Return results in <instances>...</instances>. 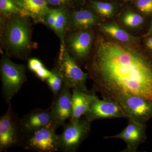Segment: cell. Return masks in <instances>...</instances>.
<instances>
[{"label": "cell", "mask_w": 152, "mask_h": 152, "mask_svg": "<svg viewBox=\"0 0 152 152\" xmlns=\"http://www.w3.org/2000/svg\"><path fill=\"white\" fill-rule=\"evenodd\" d=\"M93 91L115 101L127 95L152 103V60L134 49L113 41H99L87 66Z\"/></svg>", "instance_id": "obj_1"}, {"label": "cell", "mask_w": 152, "mask_h": 152, "mask_svg": "<svg viewBox=\"0 0 152 152\" xmlns=\"http://www.w3.org/2000/svg\"><path fill=\"white\" fill-rule=\"evenodd\" d=\"M0 71L2 95L8 104L26 81V69L23 65L15 64L4 57L1 60Z\"/></svg>", "instance_id": "obj_2"}, {"label": "cell", "mask_w": 152, "mask_h": 152, "mask_svg": "<svg viewBox=\"0 0 152 152\" xmlns=\"http://www.w3.org/2000/svg\"><path fill=\"white\" fill-rule=\"evenodd\" d=\"M62 78L64 84L71 89L77 88L85 92H90L86 86L88 74L80 68L65 48L61 45V50L56 66Z\"/></svg>", "instance_id": "obj_3"}, {"label": "cell", "mask_w": 152, "mask_h": 152, "mask_svg": "<svg viewBox=\"0 0 152 152\" xmlns=\"http://www.w3.org/2000/svg\"><path fill=\"white\" fill-rule=\"evenodd\" d=\"M91 122L85 118L72 122L63 126V131L58 135V151L75 152L89 135Z\"/></svg>", "instance_id": "obj_4"}, {"label": "cell", "mask_w": 152, "mask_h": 152, "mask_svg": "<svg viewBox=\"0 0 152 152\" xmlns=\"http://www.w3.org/2000/svg\"><path fill=\"white\" fill-rule=\"evenodd\" d=\"M8 105L6 113L0 118V152L22 147L25 137L20 118L14 113L11 102Z\"/></svg>", "instance_id": "obj_5"}, {"label": "cell", "mask_w": 152, "mask_h": 152, "mask_svg": "<svg viewBox=\"0 0 152 152\" xmlns=\"http://www.w3.org/2000/svg\"><path fill=\"white\" fill-rule=\"evenodd\" d=\"M53 123L35 132L26 136L22 147L32 152H58V129Z\"/></svg>", "instance_id": "obj_6"}, {"label": "cell", "mask_w": 152, "mask_h": 152, "mask_svg": "<svg viewBox=\"0 0 152 152\" xmlns=\"http://www.w3.org/2000/svg\"><path fill=\"white\" fill-rule=\"evenodd\" d=\"M4 36L9 48L18 56L29 48V29L26 21L20 18H14L9 22L6 26Z\"/></svg>", "instance_id": "obj_7"}, {"label": "cell", "mask_w": 152, "mask_h": 152, "mask_svg": "<svg viewBox=\"0 0 152 152\" xmlns=\"http://www.w3.org/2000/svg\"><path fill=\"white\" fill-rule=\"evenodd\" d=\"M115 101L122 108L128 120L146 124L152 118V103L143 98L127 95L120 97Z\"/></svg>", "instance_id": "obj_8"}, {"label": "cell", "mask_w": 152, "mask_h": 152, "mask_svg": "<svg viewBox=\"0 0 152 152\" xmlns=\"http://www.w3.org/2000/svg\"><path fill=\"white\" fill-rule=\"evenodd\" d=\"M84 116L85 118L91 122L105 119H127L122 108L116 101L109 98L100 100L96 96L93 99L89 110Z\"/></svg>", "instance_id": "obj_9"}, {"label": "cell", "mask_w": 152, "mask_h": 152, "mask_svg": "<svg viewBox=\"0 0 152 152\" xmlns=\"http://www.w3.org/2000/svg\"><path fill=\"white\" fill-rule=\"evenodd\" d=\"M71 88L64 84L61 91L53 98L50 107L52 123L58 128L63 126L72 115V104Z\"/></svg>", "instance_id": "obj_10"}, {"label": "cell", "mask_w": 152, "mask_h": 152, "mask_svg": "<svg viewBox=\"0 0 152 152\" xmlns=\"http://www.w3.org/2000/svg\"><path fill=\"white\" fill-rule=\"evenodd\" d=\"M128 120L127 126L121 132L115 135L104 137L103 138L122 140L126 143V147L121 152H137L140 145L146 140V124H140L132 120Z\"/></svg>", "instance_id": "obj_11"}, {"label": "cell", "mask_w": 152, "mask_h": 152, "mask_svg": "<svg viewBox=\"0 0 152 152\" xmlns=\"http://www.w3.org/2000/svg\"><path fill=\"white\" fill-rule=\"evenodd\" d=\"M52 123L50 107L47 109H34L20 118L21 126L25 137Z\"/></svg>", "instance_id": "obj_12"}, {"label": "cell", "mask_w": 152, "mask_h": 152, "mask_svg": "<svg viewBox=\"0 0 152 152\" xmlns=\"http://www.w3.org/2000/svg\"><path fill=\"white\" fill-rule=\"evenodd\" d=\"M94 91L85 92L77 88L72 89V112L70 121H78L84 115L89 109L90 104L96 96Z\"/></svg>", "instance_id": "obj_13"}, {"label": "cell", "mask_w": 152, "mask_h": 152, "mask_svg": "<svg viewBox=\"0 0 152 152\" xmlns=\"http://www.w3.org/2000/svg\"><path fill=\"white\" fill-rule=\"evenodd\" d=\"M92 40L91 34L88 31L76 33L69 38V45L76 58L79 60L83 59L88 56Z\"/></svg>", "instance_id": "obj_14"}, {"label": "cell", "mask_w": 152, "mask_h": 152, "mask_svg": "<svg viewBox=\"0 0 152 152\" xmlns=\"http://www.w3.org/2000/svg\"><path fill=\"white\" fill-rule=\"evenodd\" d=\"M15 2L28 16L38 20H43L50 10L46 0H15Z\"/></svg>", "instance_id": "obj_15"}, {"label": "cell", "mask_w": 152, "mask_h": 152, "mask_svg": "<svg viewBox=\"0 0 152 152\" xmlns=\"http://www.w3.org/2000/svg\"><path fill=\"white\" fill-rule=\"evenodd\" d=\"M73 22L76 27L79 28H88L97 22V17L92 12L87 10L76 12L72 15Z\"/></svg>", "instance_id": "obj_16"}, {"label": "cell", "mask_w": 152, "mask_h": 152, "mask_svg": "<svg viewBox=\"0 0 152 152\" xmlns=\"http://www.w3.org/2000/svg\"><path fill=\"white\" fill-rule=\"evenodd\" d=\"M67 21L66 11L64 9H56V15L53 29L58 35L61 41V45H64V37L66 24Z\"/></svg>", "instance_id": "obj_17"}, {"label": "cell", "mask_w": 152, "mask_h": 152, "mask_svg": "<svg viewBox=\"0 0 152 152\" xmlns=\"http://www.w3.org/2000/svg\"><path fill=\"white\" fill-rule=\"evenodd\" d=\"M102 29L106 34L118 40L127 42L131 39L129 34L117 25L111 24L104 25Z\"/></svg>", "instance_id": "obj_18"}, {"label": "cell", "mask_w": 152, "mask_h": 152, "mask_svg": "<svg viewBox=\"0 0 152 152\" xmlns=\"http://www.w3.org/2000/svg\"><path fill=\"white\" fill-rule=\"evenodd\" d=\"M53 75L46 80L49 88L53 94L54 98L58 94L62 88L64 83L59 72L56 67L53 70Z\"/></svg>", "instance_id": "obj_19"}, {"label": "cell", "mask_w": 152, "mask_h": 152, "mask_svg": "<svg viewBox=\"0 0 152 152\" xmlns=\"http://www.w3.org/2000/svg\"><path fill=\"white\" fill-rule=\"evenodd\" d=\"M1 12L9 14H18L22 16H28L13 0H0Z\"/></svg>", "instance_id": "obj_20"}, {"label": "cell", "mask_w": 152, "mask_h": 152, "mask_svg": "<svg viewBox=\"0 0 152 152\" xmlns=\"http://www.w3.org/2000/svg\"><path fill=\"white\" fill-rule=\"evenodd\" d=\"M93 7L98 13L104 16H110L114 13V7L110 3L94 1Z\"/></svg>", "instance_id": "obj_21"}, {"label": "cell", "mask_w": 152, "mask_h": 152, "mask_svg": "<svg viewBox=\"0 0 152 152\" xmlns=\"http://www.w3.org/2000/svg\"><path fill=\"white\" fill-rule=\"evenodd\" d=\"M123 21L126 26L130 27H137L141 24L143 19L139 14L133 12H128L125 15Z\"/></svg>", "instance_id": "obj_22"}, {"label": "cell", "mask_w": 152, "mask_h": 152, "mask_svg": "<svg viewBox=\"0 0 152 152\" xmlns=\"http://www.w3.org/2000/svg\"><path fill=\"white\" fill-rule=\"evenodd\" d=\"M138 8L143 12H152V0H138L137 3Z\"/></svg>", "instance_id": "obj_23"}, {"label": "cell", "mask_w": 152, "mask_h": 152, "mask_svg": "<svg viewBox=\"0 0 152 152\" xmlns=\"http://www.w3.org/2000/svg\"><path fill=\"white\" fill-rule=\"evenodd\" d=\"M34 73L42 81H46L47 79L53 75L52 71L51 72L49 71L44 66L36 71Z\"/></svg>", "instance_id": "obj_24"}, {"label": "cell", "mask_w": 152, "mask_h": 152, "mask_svg": "<svg viewBox=\"0 0 152 152\" xmlns=\"http://www.w3.org/2000/svg\"><path fill=\"white\" fill-rule=\"evenodd\" d=\"M43 66H44L43 64L38 59H30L28 61V67L29 69L34 73L36 71H37Z\"/></svg>", "instance_id": "obj_25"}, {"label": "cell", "mask_w": 152, "mask_h": 152, "mask_svg": "<svg viewBox=\"0 0 152 152\" xmlns=\"http://www.w3.org/2000/svg\"><path fill=\"white\" fill-rule=\"evenodd\" d=\"M56 15V9L50 10L47 15V23L50 27L53 29Z\"/></svg>", "instance_id": "obj_26"}, {"label": "cell", "mask_w": 152, "mask_h": 152, "mask_svg": "<svg viewBox=\"0 0 152 152\" xmlns=\"http://www.w3.org/2000/svg\"><path fill=\"white\" fill-rule=\"evenodd\" d=\"M69 0H47L48 2L53 6H61L66 4Z\"/></svg>", "instance_id": "obj_27"}, {"label": "cell", "mask_w": 152, "mask_h": 152, "mask_svg": "<svg viewBox=\"0 0 152 152\" xmlns=\"http://www.w3.org/2000/svg\"><path fill=\"white\" fill-rule=\"evenodd\" d=\"M146 45L148 48L152 50V37L149 38L147 41Z\"/></svg>", "instance_id": "obj_28"}, {"label": "cell", "mask_w": 152, "mask_h": 152, "mask_svg": "<svg viewBox=\"0 0 152 152\" xmlns=\"http://www.w3.org/2000/svg\"><path fill=\"white\" fill-rule=\"evenodd\" d=\"M151 32H152V25L151 26Z\"/></svg>", "instance_id": "obj_29"}]
</instances>
